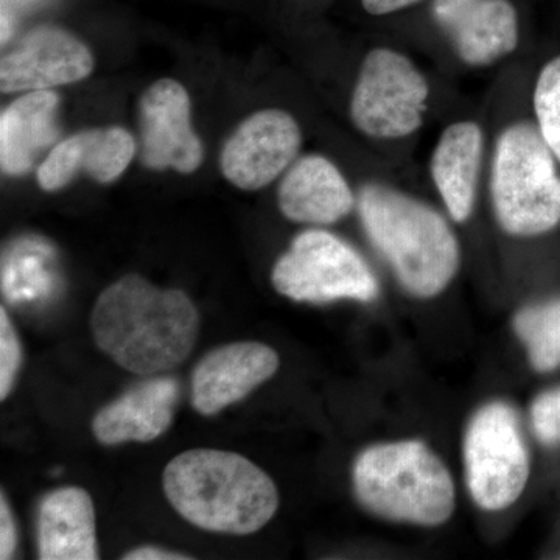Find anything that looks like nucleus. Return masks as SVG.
Instances as JSON below:
<instances>
[{
	"instance_id": "obj_1",
	"label": "nucleus",
	"mask_w": 560,
	"mask_h": 560,
	"mask_svg": "<svg viewBox=\"0 0 560 560\" xmlns=\"http://www.w3.org/2000/svg\"><path fill=\"white\" fill-rule=\"evenodd\" d=\"M95 345L136 375L171 371L190 355L200 315L184 291L128 275L103 291L91 316Z\"/></svg>"
},
{
	"instance_id": "obj_2",
	"label": "nucleus",
	"mask_w": 560,
	"mask_h": 560,
	"mask_svg": "<svg viewBox=\"0 0 560 560\" xmlns=\"http://www.w3.org/2000/svg\"><path fill=\"white\" fill-rule=\"evenodd\" d=\"M162 481L180 517L212 533H257L279 506L271 478L238 453L210 448L180 453L165 467Z\"/></svg>"
},
{
	"instance_id": "obj_3",
	"label": "nucleus",
	"mask_w": 560,
	"mask_h": 560,
	"mask_svg": "<svg viewBox=\"0 0 560 560\" xmlns=\"http://www.w3.org/2000/svg\"><path fill=\"white\" fill-rule=\"evenodd\" d=\"M359 208L371 242L405 290L431 298L452 282L459 265L458 241L441 213L385 186L364 187Z\"/></svg>"
},
{
	"instance_id": "obj_4",
	"label": "nucleus",
	"mask_w": 560,
	"mask_h": 560,
	"mask_svg": "<svg viewBox=\"0 0 560 560\" xmlns=\"http://www.w3.org/2000/svg\"><path fill=\"white\" fill-rule=\"evenodd\" d=\"M353 488L368 511L388 521L440 526L455 510L447 467L419 441L374 445L361 453Z\"/></svg>"
},
{
	"instance_id": "obj_5",
	"label": "nucleus",
	"mask_w": 560,
	"mask_h": 560,
	"mask_svg": "<svg viewBox=\"0 0 560 560\" xmlns=\"http://www.w3.org/2000/svg\"><path fill=\"white\" fill-rule=\"evenodd\" d=\"M539 128L512 125L500 136L490 195L508 234L534 237L560 223V175Z\"/></svg>"
},
{
	"instance_id": "obj_6",
	"label": "nucleus",
	"mask_w": 560,
	"mask_h": 560,
	"mask_svg": "<svg viewBox=\"0 0 560 560\" xmlns=\"http://www.w3.org/2000/svg\"><path fill=\"white\" fill-rule=\"evenodd\" d=\"M272 285L298 302L324 304L337 300L370 302L377 280L355 249L326 231H305L291 243L271 275Z\"/></svg>"
},
{
	"instance_id": "obj_7",
	"label": "nucleus",
	"mask_w": 560,
	"mask_h": 560,
	"mask_svg": "<svg viewBox=\"0 0 560 560\" xmlns=\"http://www.w3.org/2000/svg\"><path fill=\"white\" fill-rule=\"evenodd\" d=\"M429 97V83L415 62L381 47L361 65L350 114L357 128L371 138H407L422 127Z\"/></svg>"
},
{
	"instance_id": "obj_8",
	"label": "nucleus",
	"mask_w": 560,
	"mask_h": 560,
	"mask_svg": "<svg viewBox=\"0 0 560 560\" xmlns=\"http://www.w3.org/2000/svg\"><path fill=\"white\" fill-rule=\"evenodd\" d=\"M467 486L482 510L500 511L518 500L529 478V458L517 415L490 404L471 419L464 442Z\"/></svg>"
},
{
	"instance_id": "obj_9",
	"label": "nucleus",
	"mask_w": 560,
	"mask_h": 560,
	"mask_svg": "<svg viewBox=\"0 0 560 560\" xmlns=\"http://www.w3.org/2000/svg\"><path fill=\"white\" fill-rule=\"evenodd\" d=\"M301 143V128L291 114L259 110L243 120L228 139L221 151V172L238 189L259 190L289 171Z\"/></svg>"
},
{
	"instance_id": "obj_10",
	"label": "nucleus",
	"mask_w": 560,
	"mask_h": 560,
	"mask_svg": "<svg viewBox=\"0 0 560 560\" xmlns=\"http://www.w3.org/2000/svg\"><path fill=\"white\" fill-rule=\"evenodd\" d=\"M142 161L153 171L194 173L205 150L190 121V97L176 80L151 84L140 98Z\"/></svg>"
},
{
	"instance_id": "obj_11",
	"label": "nucleus",
	"mask_w": 560,
	"mask_h": 560,
	"mask_svg": "<svg viewBox=\"0 0 560 560\" xmlns=\"http://www.w3.org/2000/svg\"><path fill=\"white\" fill-rule=\"evenodd\" d=\"M94 58L86 44L57 27L27 33L0 62V90L5 94L46 91L86 79Z\"/></svg>"
},
{
	"instance_id": "obj_12",
	"label": "nucleus",
	"mask_w": 560,
	"mask_h": 560,
	"mask_svg": "<svg viewBox=\"0 0 560 560\" xmlns=\"http://www.w3.org/2000/svg\"><path fill=\"white\" fill-rule=\"evenodd\" d=\"M279 368L276 350L241 341L212 350L191 374V405L202 416L219 415L249 396Z\"/></svg>"
},
{
	"instance_id": "obj_13",
	"label": "nucleus",
	"mask_w": 560,
	"mask_h": 560,
	"mask_svg": "<svg viewBox=\"0 0 560 560\" xmlns=\"http://www.w3.org/2000/svg\"><path fill=\"white\" fill-rule=\"evenodd\" d=\"M433 16L467 65H492L517 49L518 16L510 0H434Z\"/></svg>"
},
{
	"instance_id": "obj_14",
	"label": "nucleus",
	"mask_w": 560,
	"mask_h": 560,
	"mask_svg": "<svg viewBox=\"0 0 560 560\" xmlns=\"http://www.w3.org/2000/svg\"><path fill=\"white\" fill-rule=\"evenodd\" d=\"M135 153V139L124 128L77 132L47 154L38 171V183L44 190H60L79 172L98 183H113L127 171Z\"/></svg>"
},
{
	"instance_id": "obj_15",
	"label": "nucleus",
	"mask_w": 560,
	"mask_h": 560,
	"mask_svg": "<svg viewBox=\"0 0 560 560\" xmlns=\"http://www.w3.org/2000/svg\"><path fill=\"white\" fill-rule=\"evenodd\" d=\"M178 400L176 378H150L103 407L95 415L92 431L105 445L158 440L172 425Z\"/></svg>"
},
{
	"instance_id": "obj_16",
	"label": "nucleus",
	"mask_w": 560,
	"mask_h": 560,
	"mask_svg": "<svg viewBox=\"0 0 560 560\" xmlns=\"http://www.w3.org/2000/svg\"><path fill=\"white\" fill-rule=\"evenodd\" d=\"M279 208L296 223L331 224L355 205L352 189L334 162L308 154L290 165L280 180Z\"/></svg>"
},
{
	"instance_id": "obj_17",
	"label": "nucleus",
	"mask_w": 560,
	"mask_h": 560,
	"mask_svg": "<svg viewBox=\"0 0 560 560\" xmlns=\"http://www.w3.org/2000/svg\"><path fill=\"white\" fill-rule=\"evenodd\" d=\"M38 551L43 560H97L95 511L80 488L54 490L40 501Z\"/></svg>"
},
{
	"instance_id": "obj_18",
	"label": "nucleus",
	"mask_w": 560,
	"mask_h": 560,
	"mask_svg": "<svg viewBox=\"0 0 560 560\" xmlns=\"http://www.w3.org/2000/svg\"><path fill=\"white\" fill-rule=\"evenodd\" d=\"M485 136L475 121H458L442 132L431 158V175L452 219L466 221L474 210Z\"/></svg>"
},
{
	"instance_id": "obj_19",
	"label": "nucleus",
	"mask_w": 560,
	"mask_h": 560,
	"mask_svg": "<svg viewBox=\"0 0 560 560\" xmlns=\"http://www.w3.org/2000/svg\"><path fill=\"white\" fill-rule=\"evenodd\" d=\"M55 92L31 91L11 103L0 117V160L2 171L22 175L32 167L40 151L57 138Z\"/></svg>"
},
{
	"instance_id": "obj_20",
	"label": "nucleus",
	"mask_w": 560,
	"mask_h": 560,
	"mask_svg": "<svg viewBox=\"0 0 560 560\" xmlns=\"http://www.w3.org/2000/svg\"><path fill=\"white\" fill-rule=\"evenodd\" d=\"M515 330L537 371L560 366V301L525 308L515 318Z\"/></svg>"
},
{
	"instance_id": "obj_21",
	"label": "nucleus",
	"mask_w": 560,
	"mask_h": 560,
	"mask_svg": "<svg viewBox=\"0 0 560 560\" xmlns=\"http://www.w3.org/2000/svg\"><path fill=\"white\" fill-rule=\"evenodd\" d=\"M534 110L541 138L560 164V55L540 70L534 91Z\"/></svg>"
},
{
	"instance_id": "obj_22",
	"label": "nucleus",
	"mask_w": 560,
	"mask_h": 560,
	"mask_svg": "<svg viewBox=\"0 0 560 560\" xmlns=\"http://www.w3.org/2000/svg\"><path fill=\"white\" fill-rule=\"evenodd\" d=\"M22 361L21 342L5 307L0 308V399L13 389Z\"/></svg>"
},
{
	"instance_id": "obj_23",
	"label": "nucleus",
	"mask_w": 560,
	"mask_h": 560,
	"mask_svg": "<svg viewBox=\"0 0 560 560\" xmlns=\"http://www.w3.org/2000/svg\"><path fill=\"white\" fill-rule=\"evenodd\" d=\"M534 433L545 445L560 444V388L540 394L533 405Z\"/></svg>"
},
{
	"instance_id": "obj_24",
	"label": "nucleus",
	"mask_w": 560,
	"mask_h": 560,
	"mask_svg": "<svg viewBox=\"0 0 560 560\" xmlns=\"http://www.w3.org/2000/svg\"><path fill=\"white\" fill-rule=\"evenodd\" d=\"M18 529L5 493L0 495V559H11L16 552Z\"/></svg>"
},
{
	"instance_id": "obj_25",
	"label": "nucleus",
	"mask_w": 560,
	"mask_h": 560,
	"mask_svg": "<svg viewBox=\"0 0 560 560\" xmlns=\"http://www.w3.org/2000/svg\"><path fill=\"white\" fill-rule=\"evenodd\" d=\"M419 2H422V0H361V5L374 16H385V14L410 9Z\"/></svg>"
},
{
	"instance_id": "obj_26",
	"label": "nucleus",
	"mask_w": 560,
	"mask_h": 560,
	"mask_svg": "<svg viewBox=\"0 0 560 560\" xmlns=\"http://www.w3.org/2000/svg\"><path fill=\"white\" fill-rule=\"evenodd\" d=\"M125 560H187L191 559L190 556L180 555V552H173L162 550L158 547H140L131 550L124 556Z\"/></svg>"
}]
</instances>
